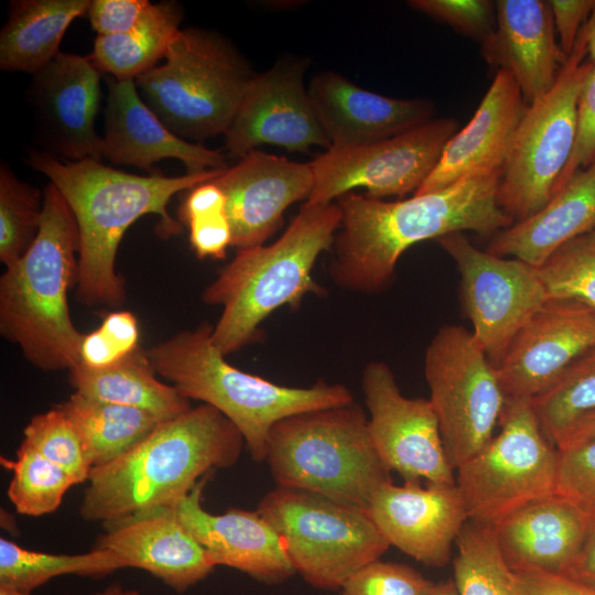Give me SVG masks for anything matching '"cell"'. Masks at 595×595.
I'll use <instances>...</instances> for the list:
<instances>
[{
  "instance_id": "6da1fadb",
  "label": "cell",
  "mask_w": 595,
  "mask_h": 595,
  "mask_svg": "<svg viewBox=\"0 0 595 595\" xmlns=\"http://www.w3.org/2000/svg\"><path fill=\"white\" fill-rule=\"evenodd\" d=\"M500 177L475 176L398 201L353 192L340 196L332 280L343 289L375 293L390 283L399 258L415 244L452 232L495 236L508 228L515 221L498 204Z\"/></svg>"
},
{
  "instance_id": "7a4b0ae2",
  "label": "cell",
  "mask_w": 595,
  "mask_h": 595,
  "mask_svg": "<svg viewBox=\"0 0 595 595\" xmlns=\"http://www.w3.org/2000/svg\"><path fill=\"white\" fill-rule=\"evenodd\" d=\"M28 163L46 175L69 205L79 230L77 300L90 307H118L126 300L122 277L116 271V257L126 230L140 217L156 214L159 234L181 232V225L167 213L170 199L184 190L212 182L224 170L165 176L161 173L136 175L116 170L101 161H61L30 150Z\"/></svg>"
},
{
  "instance_id": "3957f363",
  "label": "cell",
  "mask_w": 595,
  "mask_h": 595,
  "mask_svg": "<svg viewBox=\"0 0 595 595\" xmlns=\"http://www.w3.org/2000/svg\"><path fill=\"white\" fill-rule=\"evenodd\" d=\"M245 441L217 409L202 403L161 422L115 461L91 469L79 515L105 526L172 507L213 469L234 466Z\"/></svg>"
},
{
  "instance_id": "277c9868",
  "label": "cell",
  "mask_w": 595,
  "mask_h": 595,
  "mask_svg": "<svg viewBox=\"0 0 595 595\" xmlns=\"http://www.w3.org/2000/svg\"><path fill=\"white\" fill-rule=\"evenodd\" d=\"M37 236L0 278V332L44 371L71 370L80 364L84 338L74 325L68 291L78 273L79 230L56 186L44 192Z\"/></svg>"
},
{
  "instance_id": "5b68a950",
  "label": "cell",
  "mask_w": 595,
  "mask_h": 595,
  "mask_svg": "<svg viewBox=\"0 0 595 595\" xmlns=\"http://www.w3.org/2000/svg\"><path fill=\"white\" fill-rule=\"evenodd\" d=\"M340 223L337 203L305 202L275 242L238 250L204 289L203 301L223 307L212 340L224 356L256 340L259 326L275 310L296 306L305 294L321 291L312 270L334 244Z\"/></svg>"
},
{
  "instance_id": "8992f818",
  "label": "cell",
  "mask_w": 595,
  "mask_h": 595,
  "mask_svg": "<svg viewBox=\"0 0 595 595\" xmlns=\"http://www.w3.org/2000/svg\"><path fill=\"white\" fill-rule=\"evenodd\" d=\"M213 327L203 324L182 331L147 349L158 375L186 399L212 405L240 432L250 456L266 459L272 426L288 416L354 401L339 383L316 382L288 387L230 365L212 340Z\"/></svg>"
},
{
  "instance_id": "52a82bcc",
  "label": "cell",
  "mask_w": 595,
  "mask_h": 595,
  "mask_svg": "<svg viewBox=\"0 0 595 595\" xmlns=\"http://www.w3.org/2000/svg\"><path fill=\"white\" fill-rule=\"evenodd\" d=\"M264 461L278 487L366 510L375 493L392 482L372 443L368 418L354 401L280 420L269 433Z\"/></svg>"
},
{
  "instance_id": "ba28073f",
  "label": "cell",
  "mask_w": 595,
  "mask_h": 595,
  "mask_svg": "<svg viewBox=\"0 0 595 595\" xmlns=\"http://www.w3.org/2000/svg\"><path fill=\"white\" fill-rule=\"evenodd\" d=\"M164 63L134 78L143 101L176 136L201 142L225 134L255 76L219 34L180 30Z\"/></svg>"
},
{
  "instance_id": "9c48e42d",
  "label": "cell",
  "mask_w": 595,
  "mask_h": 595,
  "mask_svg": "<svg viewBox=\"0 0 595 595\" xmlns=\"http://www.w3.org/2000/svg\"><path fill=\"white\" fill-rule=\"evenodd\" d=\"M257 510L277 531L295 572L317 588H340L390 547L366 509L310 491L278 487Z\"/></svg>"
},
{
  "instance_id": "30bf717a",
  "label": "cell",
  "mask_w": 595,
  "mask_h": 595,
  "mask_svg": "<svg viewBox=\"0 0 595 595\" xmlns=\"http://www.w3.org/2000/svg\"><path fill=\"white\" fill-rule=\"evenodd\" d=\"M500 430L456 470L469 520L497 526L556 494L558 448L544 435L530 399L507 398Z\"/></svg>"
},
{
  "instance_id": "8fae6325",
  "label": "cell",
  "mask_w": 595,
  "mask_h": 595,
  "mask_svg": "<svg viewBox=\"0 0 595 595\" xmlns=\"http://www.w3.org/2000/svg\"><path fill=\"white\" fill-rule=\"evenodd\" d=\"M583 25L553 87L527 105L504 167L498 204L513 221L539 212L554 195L576 137L577 102L593 64Z\"/></svg>"
},
{
  "instance_id": "7c38bea8",
  "label": "cell",
  "mask_w": 595,
  "mask_h": 595,
  "mask_svg": "<svg viewBox=\"0 0 595 595\" xmlns=\"http://www.w3.org/2000/svg\"><path fill=\"white\" fill-rule=\"evenodd\" d=\"M430 402L453 469L495 435L506 403L497 368L463 326L443 325L424 357Z\"/></svg>"
},
{
  "instance_id": "4fadbf2b",
  "label": "cell",
  "mask_w": 595,
  "mask_h": 595,
  "mask_svg": "<svg viewBox=\"0 0 595 595\" xmlns=\"http://www.w3.org/2000/svg\"><path fill=\"white\" fill-rule=\"evenodd\" d=\"M461 274L472 334L497 368L518 334L550 300L538 268L475 247L464 232L437 239Z\"/></svg>"
},
{
  "instance_id": "5bb4252c",
  "label": "cell",
  "mask_w": 595,
  "mask_h": 595,
  "mask_svg": "<svg viewBox=\"0 0 595 595\" xmlns=\"http://www.w3.org/2000/svg\"><path fill=\"white\" fill-rule=\"evenodd\" d=\"M458 131L454 118H432L396 137L355 148H331L312 162L310 203H333L357 187L383 199L416 192Z\"/></svg>"
},
{
  "instance_id": "9a60e30c",
  "label": "cell",
  "mask_w": 595,
  "mask_h": 595,
  "mask_svg": "<svg viewBox=\"0 0 595 595\" xmlns=\"http://www.w3.org/2000/svg\"><path fill=\"white\" fill-rule=\"evenodd\" d=\"M361 387L369 433L383 465L404 483L455 484L430 400L403 396L382 361L365 367Z\"/></svg>"
},
{
  "instance_id": "2e32d148",
  "label": "cell",
  "mask_w": 595,
  "mask_h": 595,
  "mask_svg": "<svg viewBox=\"0 0 595 595\" xmlns=\"http://www.w3.org/2000/svg\"><path fill=\"white\" fill-rule=\"evenodd\" d=\"M305 68L304 61L284 58L255 74L224 134L230 154L241 159L263 144L300 152L331 148L304 86Z\"/></svg>"
},
{
  "instance_id": "e0dca14e",
  "label": "cell",
  "mask_w": 595,
  "mask_h": 595,
  "mask_svg": "<svg viewBox=\"0 0 595 595\" xmlns=\"http://www.w3.org/2000/svg\"><path fill=\"white\" fill-rule=\"evenodd\" d=\"M100 75L89 56L60 52L33 75L29 95L47 151L66 161L101 160L95 129Z\"/></svg>"
},
{
  "instance_id": "ac0fdd59",
  "label": "cell",
  "mask_w": 595,
  "mask_h": 595,
  "mask_svg": "<svg viewBox=\"0 0 595 595\" xmlns=\"http://www.w3.org/2000/svg\"><path fill=\"white\" fill-rule=\"evenodd\" d=\"M593 347L595 311L574 300L550 299L497 367L506 397L533 399Z\"/></svg>"
},
{
  "instance_id": "d6986e66",
  "label": "cell",
  "mask_w": 595,
  "mask_h": 595,
  "mask_svg": "<svg viewBox=\"0 0 595 595\" xmlns=\"http://www.w3.org/2000/svg\"><path fill=\"white\" fill-rule=\"evenodd\" d=\"M390 545L428 566H444L464 524L469 520L455 484L389 482L367 508Z\"/></svg>"
},
{
  "instance_id": "ffe728a7",
  "label": "cell",
  "mask_w": 595,
  "mask_h": 595,
  "mask_svg": "<svg viewBox=\"0 0 595 595\" xmlns=\"http://www.w3.org/2000/svg\"><path fill=\"white\" fill-rule=\"evenodd\" d=\"M226 197L231 246L263 245L281 226L295 202L309 198L314 173L309 163L252 150L214 181Z\"/></svg>"
},
{
  "instance_id": "44dd1931",
  "label": "cell",
  "mask_w": 595,
  "mask_h": 595,
  "mask_svg": "<svg viewBox=\"0 0 595 595\" xmlns=\"http://www.w3.org/2000/svg\"><path fill=\"white\" fill-rule=\"evenodd\" d=\"M307 91L331 148L336 149L396 137L426 122L434 113L429 100L382 96L335 72L315 75Z\"/></svg>"
},
{
  "instance_id": "7402d4cb",
  "label": "cell",
  "mask_w": 595,
  "mask_h": 595,
  "mask_svg": "<svg viewBox=\"0 0 595 595\" xmlns=\"http://www.w3.org/2000/svg\"><path fill=\"white\" fill-rule=\"evenodd\" d=\"M206 480L204 477L172 508L214 564L236 569L264 583H280L295 573L277 531L258 510L231 508L214 515L204 509Z\"/></svg>"
},
{
  "instance_id": "603a6c76",
  "label": "cell",
  "mask_w": 595,
  "mask_h": 595,
  "mask_svg": "<svg viewBox=\"0 0 595 595\" xmlns=\"http://www.w3.org/2000/svg\"><path fill=\"white\" fill-rule=\"evenodd\" d=\"M526 107L515 78L497 71L472 119L448 140L434 170L414 194L475 176L502 174Z\"/></svg>"
},
{
  "instance_id": "cb8c5ba5",
  "label": "cell",
  "mask_w": 595,
  "mask_h": 595,
  "mask_svg": "<svg viewBox=\"0 0 595 595\" xmlns=\"http://www.w3.org/2000/svg\"><path fill=\"white\" fill-rule=\"evenodd\" d=\"M101 159L151 170L162 159H177L187 174L228 169L226 156L173 133L141 98L134 79H111L105 111Z\"/></svg>"
},
{
  "instance_id": "d4e9b609",
  "label": "cell",
  "mask_w": 595,
  "mask_h": 595,
  "mask_svg": "<svg viewBox=\"0 0 595 595\" xmlns=\"http://www.w3.org/2000/svg\"><path fill=\"white\" fill-rule=\"evenodd\" d=\"M95 549L121 558L177 593L208 576L216 566L207 551L182 524L172 507H161L107 524Z\"/></svg>"
},
{
  "instance_id": "484cf974",
  "label": "cell",
  "mask_w": 595,
  "mask_h": 595,
  "mask_svg": "<svg viewBox=\"0 0 595 595\" xmlns=\"http://www.w3.org/2000/svg\"><path fill=\"white\" fill-rule=\"evenodd\" d=\"M496 25L480 43L484 60L509 73L524 102L532 104L554 85L567 60L555 39L548 1L497 0Z\"/></svg>"
},
{
  "instance_id": "4316f807",
  "label": "cell",
  "mask_w": 595,
  "mask_h": 595,
  "mask_svg": "<svg viewBox=\"0 0 595 595\" xmlns=\"http://www.w3.org/2000/svg\"><path fill=\"white\" fill-rule=\"evenodd\" d=\"M592 520L576 504L554 494L516 511L495 529L511 569L564 574L581 551Z\"/></svg>"
},
{
  "instance_id": "83f0119b",
  "label": "cell",
  "mask_w": 595,
  "mask_h": 595,
  "mask_svg": "<svg viewBox=\"0 0 595 595\" xmlns=\"http://www.w3.org/2000/svg\"><path fill=\"white\" fill-rule=\"evenodd\" d=\"M595 229V159L532 216L493 236L487 251L536 268L569 241Z\"/></svg>"
},
{
  "instance_id": "f1b7e54d",
  "label": "cell",
  "mask_w": 595,
  "mask_h": 595,
  "mask_svg": "<svg viewBox=\"0 0 595 595\" xmlns=\"http://www.w3.org/2000/svg\"><path fill=\"white\" fill-rule=\"evenodd\" d=\"M89 0L11 1L0 33V68L32 75L60 53L69 24L87 13Z\"/></svg>"
},
{
  "instance_id": "f546056e",
  "label": "cell",
  "mask_w": 595,
  "mask_h": 595,
  "mask_svg": "<svg viewBox=\"0 0 595 595\" xmlns=\"http://www.w3.org/2000/svg\"><path fill=\"white\" fill-rule=\"evenodd\" d=\"M155 375L147 350L138 347L106 368L75 366L69 370V382L77 392L144 410L161 421L174 419L192 408L174 386L162 382Z\"/></svg>"
},
{
  "instance_id": "4dcf8cb0",
  "label": "cell",
  "mask_w": 595,
  "mask_h": 595,
  "mask_svg": "<svg viewBox=\"0 0 595 595\" xmlns=\"http://www.w3.org/2000/svg\"><path fill=\"white\" fill-rule=\"evenodd\" d=\"M56 407L74 424L93 468L120 457L163 422L144 410L77 391Z\"/></svg>"
},
{
  "instance_id": "1f68e13d",
  "label": "cell",
  "mask_w": 595,
  "mask_h": 595,
  "mask_svg": "<svg viewBox=\"0 0 595 595\" xmlns=\"http://www.w3.org/2000/svg\"><path fill=\"white\" fill-rule=\"evenodd\" d=\"M182 8L169 1L152 4L130 31L98 35L89 56L100 72L134 79L155 66L177 35Z\"/></svg>"
},
{
  "instance_id": "d6a6232c",
  "label": "cell",
  "mask_w": 595,
  "mask_h": 595,
  "mask_svg": "<svg viewBox=\"0 0 595 595\" xmlns=\"http://www.w3.org/2000/svg\"><path fill=\"white\" fill-rule=\"evenodd\" d=\"M127 567L118 555L93 549L80 554H52L28 550L13 541L0 539V586L31 594L53 577L106 575Z\"/></svg>"
},
{
  "instance_id": "836d02e7",
  "label": "cell",
  "mask_w": 595,
  "mask_h": 595,
  "mask_svg": "<svg viewBox=\"0 0 595 595\" xmlns=\"http://www.w3.org/2000/svg\"><path fill=\"white\" fill-rule=\"evenodd\" d=\"M455 545L453 581L458 595H519L516 575L499 548L494 526L468 520Z\"/></svg>"
},
{
  "instance_id": "e575fe53",
  "label": "cell",
  "mask_w": 595,
  "mask_h": 595,
  "mask_svg": "<svg viewBox=\"0 0 595 595\" xmlns=\"http://www.w3.org/2000/svg\"><path fill=\"white\" fill-rule=\"evenodd\" d=\"M531 403L544 435L554 445L578 419L595 412V347L577 357Z\"/></svg>"
},
{
  "instance_id": "d590c367",
  "label": "cell",
  "mask_w": 595,
  "mask_h": 595,
  "mask_svg": "<svg viewBox=\"0 0 595 595\" xmlns=\"http://www.w3.org/2000/svg\"><path fill=\"white\" fill-rule=\"evenodd\" d=\"M14 461L4 462L12 470L8 497L19 513L40 517L54 512L67 490L78 483L24 441Z\"/></svg>"
},
{
  "instance_id": "8d00e7d4",
  "label": "cell",
  "mask_w": 595,
  "mask_h": 595,
  "mask_svg": "<svg viewBox=\"0 0 595 595\" xmlns=\"http://www.w3.org/2000/svg\"><path fill=\"white\" fill-rule=\"evenodd\" d=\"M44 194L20 181L6 163L0 167V261L9 267L34 242L42 219Z\"/></svg>"
},
{
  "instance_id": "74e56055",
  "label": "cell",
  "mask_w": 595,
  "mask_h": 595,
  "mask_svg": "<svg viewBox=\"0 0 595 595\" xmlns=\"http://www.w3.org/2000/svg\"><path fill=\"white\" fill-rule=\"evenodd\" d=\"M538 270L549 299L574 300L595 311V229L562 246Z\"/></svg>"
},
{
  "instance_id": "f35d334b",
  "label": "cell",
  "mask_w": 595,
  "mask_h": 595,
  "mask_svg": "<svg viewBox=\"0 0 595 595\" xmlns=\"http://www.w3.org/2000/svg\"><path fill=\"white\" fill-rule=\"evenodd\" d=\"M188 226L190 242L198 258L224 259L231 246L226 197L213 182L192 188L180 208Z\"/></svg>"
},
{
  "instance_id": "ab89813d",
  "label": "cell",
  "mask_w": 595,
  "mask_h": 595,
  "mask_svg": "<svg viewBox=\"0 0 595 595\" xmlns=\"http://www.w3.org/2000/svg\"><path fill=\"white\" fill-rule=\"evenodd\" d=\"M22 441L65 469L78 484L88 480L93 467L80 437L69 418L56 405L31 419Z\"/></svg>"
},
{
  "instance_id": "60d3db41",
  "label": "cell",
  "mask_w": 595,
  "mask_h": 595,
  "mask_svg": "<svg viewBox=\"0 0 595 595\" xmlns=\"http://www.w3.org/2000/svg\"><path fill=\"white\" fill-rule=\"evenodd\" d=\"M139 346V325L129 311H115L105 316L100 326L85 334L80 347V364L94 369L117 364Z\"/></svg>"
},
{
  "instance_id": "b9f144b4",
  "label": "cell",
  "mask_w": 595,
  "mask_h": 595,
  "mask_svg": "<svg viewBox=\"0 0 595 595\" xmlns=\"http://www.w3.org/2000/svg\"><path fill=\"white\" fill-rule=\"evenodd\" d=\"M434 585L408 565L377 560L351 575L340 595H430Z\"/></svg>"
},
{
  "instance_id": "7bdbcfd3",
  "label": "cell",
  "mask_w": 595,
  "mask_h": 595,
  "mask_svg": "<svg viewBox=\"0 0 595 595\" xmlns=\"http://www.w3.org/2000/svg\"><path fill=\"white\" fill-rule=\"evenodd\" d=\"M556 494L595 518V436L558 448Z\"/></svg>"
},
{
  "instance_id": "ee69618b",
  "label": "cell",
  "mask_w": 595,
  "mask_h": 595,
  "mask_svg": "<svg viewBox=\"0 0 595 595\" xmlns=\"http://www.w3.org/2000/svg\"><path fill=\"white\" fill-rule=\"evenodd\" d=\"M408 4L480 43L496 25V6L489 0H411Z\"/></svg>"
},
{
  "instance_id": "f6af8a7d",
  "label": "cell",
  "mask_w": 595,
  "mask_h": 595,
  "mask_svg": "<svg viewBox=\"0 0 595 595\" xmlns=\"http://www.w3.org/2000/svg\"><path fill=\"white\" fill-rule=\"evenodd\" d=\"M595 159V67L587 74L577 102L576 137L571 158L563 170L555 192Z\"/></svg>"
},
{
  "instance_id": "bcb514c9",
  "label": "cell",
  "mask_w": 595,
  "mask_h": 595,
  "mask_svg": "<svg viewBox=\"0 0 595 595\" xmlns=\"http://www.w3.org/2000/svg\"><path fill=\"white\" fill-rule=\"evenodd\" d=\"M150 6L148 0H94L87 14L98 35H113L134 28Z\"/></svg>"
},
{
  "instance_id": "7dc6e473",
  "label": "cell",
  "mask_w": 595,
  "mask_h": 595,
  "mask_svg": "<svg viewBox=\"0 0 595 595\" xmlns=\"http://www.w3.org/2000/svg\"><path fill=\"white\" fill-rule=\"evenodd\" d=\"M519 595H595V588L560 573L512 569Z\"/></svg>"
},
{
  "instance_id": "c3c4849f",
  "label": "cell",
  "mask_w": 595,
  "mask_h": 595,
  "mask_svg": "<svg viewBox=\"0 0 595 595\" xmlns=\"http://www.w3.org/2000/svg\"><path fill=\"white\" fill-rule=\"evenodd\" d=\"M548 3L559 35V45L569 56L583 25L595 10V0H549Z\"/></svg>"
},
{
  "instance_id": "681fc988",
  "label": "cell",
  "mask_w": 595,
  "mask_h": 595,
  "mask_svg": "<svg viewBox=\"0 0 595 595\" xmlns=\"http://www.w3.org/2000/svg\"><path fill=\"white\" fill-rule=\"evenodd\" d=\"M581 551L563 575L595 588V518Z\"/></svg>"
},
{
  "instance_id": "f907efd6",
  "label": "cell",
  "mask_w": 595,
  "mask_h": 595,
  "mask_svg": "<svg viewBox=\"0 0 595 595\" xmlns=\"http://www.w3.org/2000/svg\"><path fill=\"white\" fill-rule=\"evenodd\" d=\"M595 436V412L584 415L571 425L556 441L555 447L562 448Z\"/></svg>"
},
{
  "instance_id": "816d5d0a",
  "label": "cell",
  "mask_w": 595,
  "mask_h": 595,
  "mask_svg": "<svg viewBox=\"0 0 595 595\" xmlns=\"http://www.w3.org/2000/svg\"><path fill=\"white\" fill-rule=\"evenodd\" d=\"M586 32V48L591 57V63L595 67V10L593 11L591 18L584 24Z\"/></svg>"
},
{
  "instance_id": "f5cc1de1",
  "label": "cell",
  "mask_w": 595,
  "mask_h": 595,
  "mask_svg": "<svg viewBox=\"0 0 595 595\" xmlns=\"http://www.w3.org/2000/svg\"><path fill=\"white\" fill-rule=\"evenodd\" d=\"M91 595H142V594L136 589H128V588H125L121 584L115 583Z\"/></svg>"
},
{
  "instance_id": "db71d44e",
  "label": "cell",
  "mask_w": 595,
  "mask_h": 595,
  "mask_svg": "<svg viewBox=\"0 0 595 595\" xmlns=\"http://www.w3.org/2000/svg\"><path fill=\"white\" fill-rule=\"evenodd\" d=\"M430 595H458L454 581L435 584Z\"/></svg>"
},
{
  "instance_id": "11a10c76",
  "label": "cell",
  "mask_w": 595,
  "mask_h": 595,
  "mask_svg": "<svg viewBox=\"0 0 595 595\" xmlns=\"http://www.w3.org/2000/svg\"><path fill=\"white\" fill-rule=\"evenodd\" d=\"M0 595H31V594H25V593L15 591L13 588L0 586Z\"/></svg>"
}]
</instances>
